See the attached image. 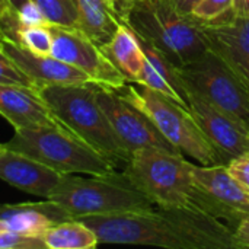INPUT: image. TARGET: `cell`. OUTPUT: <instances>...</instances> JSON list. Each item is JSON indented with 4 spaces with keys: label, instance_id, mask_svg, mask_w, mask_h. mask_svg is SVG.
Returning <instances> with one entry per match:
<instances>
[{
    "label": "cell",
    "instance_id": "34",
    "mask_svg": "<svg viewBox=\"0 0 249 249\" xmlns=\"http://www.w3.org/2000/svg\"><path fill=\"white\" fill-rule=\"evenodd\" d=\"M0 229H7V228H6V225H4L3 222H0Z\"/></svg>",
    "mask_w": 249,
    "mask_h": 249
},
{
    "label": "cell",
    "instance_id": "23",
    "mask_svg": "<svg viewBox=\"0 0 249 249\" xmlns=\"http://www.w3.org/2000/svg\"><path fill=\"white\" fill-rule=\"evenodd\" d=\"M16 42L22 44L31 51L50 54L51 53V32L48 22H25L16 32Z\"/></svg>",
    "mask_w": 249,
    "mask_h": 249
},
{
    "label": "cell",
    "instance_id": "21",
    "mask_svg": "<svg viewBox=\"0 0 249 249\" xmlns=\"http://www.w3.org/2000/svg\"><path fill=\"white\" fill-rule=\"evenodd\" d=\"M44 20L32 0H0V23L6 38L15 41L18 29L25 22Z\"/></svg>",
    "mask_w": 249,
    "mask_h": 249
},
{
    "label": "cell",
    "instance_id": "28",
    "mask_svg": "<svg viewBox=\"0 0 249 249\" xmlns=\"http://www.w3.org/2000/svg\"><path fill=\"white\" fill-rule=\"evenodd\" d=\"M233 239L236 248H249V214L245 216L235 228Z\"/></svg>",
    "mask_w": 249,
    "mask_h": 249
},
{
    "label": "cell",
    "instance_id": "3",
    "mask_svg": "<svg viewBox=\"0 0 249 249\" xmlns=\"http://www.w3.org/2000/svg\"><path fill=\"white\" fill-rule=\"evenodd\" d=\"M39 95L61 125L112 162L115 168L128 162L131 155L98 104L95 83L44 86Z\"/></svg>",
    "mask_w": 249,
    "mask_h": 249
},
{
    "label": "cell",
    "instance_id": "15",
    "mask_svg": "<svg viewBox=\"0 0 249 249\" xmlns=\"http://www.w3.org/2000/svg\"><path fill=\"white\" fill-rule=\"evenodd\" d=\"M63 177L64 174H60L41 162L1 144L0 179L12 187L47 200Z\"/></svg>",
    "mask_w": 249,
    "mask_h": 249
},
{
    "label": "cell",
    "instance_id": "4",
    "mask_svg": "<svg viewBox=\"0 0 249 249\" xmlns=\"http://www.w3.org/2000/svg\"><path fill=\"white\" fill-rule=\"evenodd\" d=\"M48 200L61 206L70 219L140 212L156 206L124 172L117 171L86 177L66 174Z\"/></svg>",
    "mask_w": 249,
    "mask_h": 249
},
{
    "label": "cell",
    "instance_id": "35",
    "mask_svg": "<svg viewBox=\"0 0 249 249\" xmlns=\"http://www.w3.org/2000/svg\"><path fill=\"white\" fill-rule=\"evenodd\" d=\"M0 149H1V144H0Z\"/></svg>",
    "mask_w": 249,
    "mask_h": 249
},
{
    "label": "cell",
    "instance_id": "14",
    "mask_svg": "<svg viewBox=\"0 0 249 249\" xmlns=\"http://www.w3.org/2000/svg\"><path fill=\"white\" fill-rule=\"evenodd\" d=\"M0 45L6 51V54L35 83L38 90L44 86L95 83L85 71L51 54L31 51L22 44L9 38H1Z\"/></svg>",
    "mask_w": 249,
    "mask_h": 249
},
{
    "label": "cell",
    "instance_id": "5",
    "mask_svg": "<svg viewBox=\"0 0 249 249\" xmlns=\"http://www.w3.org/2000/svg\"><path fill=\"white\" fill-rule=\"evenodd\" d=\"M128 102L142 109L160 134L184 156L203 166L226 165L216 147L209 142L188 108L147 86L127 82L117 89Z\"/></svg>",
    "mask_w": 249,
    "mask_h": 249
},
{
    "label": "cell",
    "instance_id": "22",
    "mask_svg": "<svg viewBox=\"0 0 249 249\" xmlns=\"http://www.w3.org/2000/svg\"><path fill=\"white\" fill-rule=\"evenodd\" d=\"M32 3L45 22L77 29L79 10L74 0H32Z\"/></svg>",
    "mask_w": 249,
    "mask_h": 249
},
{
    "label": "cell",
    "instance_id": "16",
    "mask_svg": "<svg viewBox=\"0 0 249 249\" xmlns=\"http://www.w3.org/2000/svg\"><path fill=\"white\" fill-rule=\"evenodd\" d=\"M0 115L15 130L61 125L39 95V90L19 85L0 83Z\"/></svg>",
    "mask_w": 249,
    "mask_h": 249
},
{
    "label": "cell",
    "instance_id": "20",
    "mask_svg": "<svg viewBox=\"0 0 249 249\" xmlns=\"http://www.w3.org/2000/svg\"><path fill=\"white\" fill-rule=\"evenodd\" d=\"M41 239L48 249H92L99 244L95 232L79 219L51 226L41 235Z\"/></svg>",
    "mask_w": 249,
    "mask_h": 249
},
{
    "label": "cell",
    "instance_id": "27",
    "mask_svg": "<svg viewBox=\"0 0 249 249\" xmlns=\"http://www.w3.org/2000/svg\"><path fill=\"white\" fill-rule=\"evenodd\" d=\"M229 174L249 193V153H242L226 163Z\"/></svg>",
    "mask_w": 249,
    "mask_h": 249
},
{
    "label": "cell",
    "instance_id": "18",
    "mask_svg": "<svg viewBox=\"0 0 249 249\" xmlns=\"http://www.w3.org/2000/svg\"><path fill=\"white\" fill-rule=\"evenodd\" d=\"M105 57L118 69L127 82L137 83L146 63L137 35L124 23L118 26L112 38L101 47Z\"/></svg>",
    "mask_w": 249,
    "mask_h": 249
},
{
    "label": "cell",
    "instance_id": "11",
    "mask_svg": "<svg viewBox=\"0 0 249 249\" xmlns=\"http://www.w3.org/2000/svg\"><path fill=\"white\" fill-rule=\"evenodd\" d=\"M51 32V55L85 71L96 85L121 89L127 79L105 57L101 47L76 28L48 23Z\"/></svg>",
    "mask_w": 249,
    "mask_h": 249
},
{
    "label": "cell",
    "instance_id": "29",
    "mask_svg": "<svg viewBox=\"0 0 249 249\" xmlns=\"http://www.w3.org/2000/svg\"><path fill=\"white\" fill-rule=\"evenodd\" d=\"M233 12L238 16H249V0H235Z\"/></svg>",
    "mask_w": 249,
    "mask_h": 249
},
{
    "label": "cell",
    "instance_id": "7",
    "mask_svg": "<svg viewBox=\"0 0 249 249\" xmlns=\"http://www.w3.org/2000/svg\"><path fill=\"white\" fill-rule=\"evenodd\" d=\"M194 163L181 153L144 147L131 153L123 172L156 206H191Z\"/></svg>",
    "mask_w": 249,
    "mask_h": 249
},
{
    "label": "cell",
    "instance_id": "26",
    "mask_svg": "<svg viewBox=\"0 0 249 249\" xmlns=\"http://www.w3.org/2000/svg\"><path fill=\"white\" fill-rule=\"evenodd\" d=\"M0 249H45L41 236L0 229Z\"/></svg>",
    "mask_w": 249,
    "mask_h": 249
},
{
    "label": "cell",
    "instance_id": "1",
    "mask_svg": "<svg viewBox=\"0 0 249 249\" xmlns=\"http://www.w3.org/2000/svg\"><path fill=\"white\" fill-rule=\"evenodd\" d=\"M99 244L168 249H235L233 229L194 206L160 207L79 219Z\"/></svg>",
    "mask_w": 249,
    "mask_h": 249
},
{
    "label": "cell",
    "instance_id": "17",
    "mask_svg": "<svg viewBox=\"0 0 249 249\" xmlns=\"http://www.w3.org/2000/svg\"><path fill=\"white\" fill-rule=\"evenodd\" d=\"M64 220H70V216L48 198L41 203L0 204V222L7 229L25 235L41 236L47 229Z\"/></svg>",
    "mask_w": 249,
    "mask_h": 249
},
{
    "label": "cell",
    "instance_id": "30",
    "mask_svg": "<svg viewBox=\"0 0 249 249\" xmlns=\"http://www.w3.org/2000/svg\"><path fill=\"white\" fill-rule=\"evenodd\" d=\"M198 1H200V0H174L175 6H177L182 13H185V15H190L191 9H193Z\"/></svg>",
    "mask_w": 249,
    "mask_h": 249
},
{
    "label": "cell",
    "instance_id": "9",
    "mask_svg": "<svg viewBox=\"0 0 249 249\" xmlns=\"http://www.w3.org/2000/svg\"><path fill=\"white\" fill-rule=\"evenodd\" d=\"M196 185L191 206L212 214L233 229L249 214V193L229 174L226 165L194 163Z\"/></svg>",
    "mask_w": 249,
    "mask_h": 249
},
{
    "label": "cell",
    "instance_id": "25",
    "mask_svg": "<svg viewBox=\"0 0 249 249\" xmlns=\"http://www.w3.org/2000/svg\"><path fill=\"white\" fill-rule=\"evenodd\" d=\"M0 83L7 85H19L31 89H36L35 83L25 74V71L6 54V51L0 45Z\"/></svg>",
    "mask_w": 249,
    "mask_h": 249
},
{
    "label": "cell",
    "instance_id": "31",
    "mask_svg": "<svg viewBox=\"0 0 249 249\" xmlns=\"http://www.w3.org/2000/svg\"><path fill=\"white\" fill-rule=\"evenodd\" d=\"M107 1H108V3H111L115 9L118 7V3H120V0H107ZM117 10H118V9H117Z\"/></svg>",
    "mask_w": 249,
    "mask_h": 249
},
{
    "label": "cell",
    "instance_id": "12",
    "mask_svg": "<svg viewBox=\"0 0 249 249\" xmlns=\"http://www.w3.org/2000/svg\"><path fill=\"white\" fill-rule=\"evenodd\" d=\"M207 50L219 57L249 90V16H238L233 9L223 16L198 22Z\"/></svg>",
    "mask_w": 249,
    "mask_h": 249
},
{
    "label": "cell",
    "instance_id": "6",
    "mask_svg": "<svg viewBox=\"0 0 249 249\" xmlns=\"http://www.w3.org/2000/svg\"><path fill=\"white\" fill-rule=\"evenodd\" d=\"M4 147L23 153L60 174L102 175L115 171L112 162L86 144L64 125L15 130Z\"/></svg>",
    "mask_w": 249,
    "mask_h": 249
},
{
    "label": "cell",
    "instance_id": "24",
    "mask_svg": "<svg viewBox=\"0 0 249 249\" xmlns=\"http://www.w3.org/2000/svg\"><path fill=\"white\" fill-rule=\"evenodd\" d=\"M235 0H200L190 12L197 22H210L233 9Z\"/></svg>",
    "mask_w": 249,
    "mask_h": 249
},
{
    "label": "cell",
    "instance_id": "32",
    "mask_svg": "<svg viewBox=\"0 0 249 249\" xmlns=\"http://www.w3.org/2000/svg\"><path fill=\"white\" fill-rule=\"evenodd\" d=\"M1 38H6V35H4L3 26H1V23H0V39H1Z\"/></svg>",
    "mask_w": 249,
    "mask_h": 249
},
{
    "label": "cell",
    "instance_id": "19",
    "mask_svg": "<svg viewBox=\"0 0 249 249\" xmlns=\"http://www.w3.org/2000/svg\"><path fill=\"white\" fill-rule=\"evenodd\" d=\"M74 1L79 10L77 29L82 31L99 47L107 44L123 22L118 10L107 0H74Z\"/></svg>",
    "mask_w": 249,
    "mask_h": 249
},
{
    "label": "cell",
    "instance_id": "13",
    "mask_svg": "<svg viewBox=\"0 0 249 249\" xmlns=\"http://www.w3.org/2000/svg\"><path fill=\"white\" fill-rule=\"evenodd\" d=\"M188 109L225 163L247 153V130L197 93L187 90Z\"/></svg>",
    "mask_w": 249,
    "mask_h": 249
},
{
    "label": "cell",
    "instance_id": "2",
    "mask_svg": "<svg viewBox=\"0 0 249 249\" xmlns=\"http://www.w3.org/2000/svg\"><path fill=\"white\" fill-rule=\"evenodd\" d=\"M121 20L179 67L207 50L198 22L182 13L174 0H120Z\"/></svg>",
    "mask_w": 249,
    "mask_h": 249
},
{
    "label": "cell",
    "instance_id": "33",
    "mask_svg": "<svg viewBox=\"0 0 249 249\" xmlns=\"http://www.w3.org/2000/svg\"><path fill=\"white\" fill-rule=\"evenodd\" d=\"M247 153H249V130L247 131Z\"/></svg>",
    "mask_w": 249,
    "mask_h": 249
},
{
    "label": "cell",
    "instance_id": "8",
    "mask_svg": "<svg viewBox=\"0 0 249 249\" xmlns=\"http://www.w3.org/2000/svg\"><path fill=\"white\" fill-rule=\"evenodd\" d=\"M178 73L187 90L197 93L248 131L249 90L219 57L206 51L179 66Z\"/></svg>",
    "mask_w": 249,
    "mask_h": 249
},
{
    "label": "cell",
    "instance_id": "10",
    "mask_svg": "<svg viewBox=\"0 0 249 249\" xmlns=\"http://www.w3.org/2000/svg\"><path fill=\"white\" fill-rule=\"evenodd\" d=\"M96 99L117 137L130 155L144 147L181 153L160 134L152 120L142 109L128 102L117 89L96 85Z\"/></svg>",
    "mask_w": 249,
    "mask_h": 249
}]
</instances>
